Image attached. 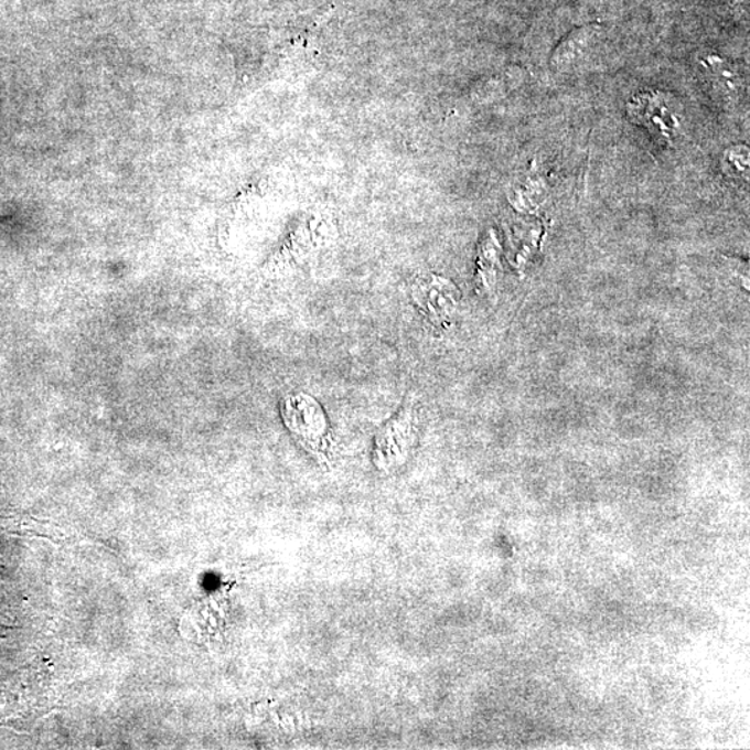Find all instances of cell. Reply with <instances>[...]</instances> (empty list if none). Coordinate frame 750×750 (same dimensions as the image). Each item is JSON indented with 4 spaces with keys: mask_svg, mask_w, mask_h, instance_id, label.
Masks as SVG:
<instances>
[{
    "mask_svg": "<svg viewBox=\"0 0 750 750\" xmlns=\"http://www.w3.org/2000/svg\"><path fill=\"white\" fill-rule=\"evenodd\" d=\"M704 66L709 72V82L716 90H719L722 96L728 98H736L739 90L743 88L742 75L736 72L727 61L721 57L711 56L704 61Z\"/></svg>",
    "mask_w": 750,
    "mask_h": 750,
    "instance_id": "obj_6",
    "label": "cell"
},
{
    "mask_svg": "<svg viewBox=\"0 0 750 750\" xmlns=\"http://www.w3.org/2000/svg\"><path fill=\"white\" fill-rule=\"evenodd\" d=\"M727 163H730L733 169L737 171H748V149L747 148H736V149H730V152L727 153Z\"/></svg>",
    "mask_w": 750,
    "mask_h": 750,
    "instance_id": "obj_7",
    "label": "cell"
},
{
    "mask_svg": "<svg viewBox=\"0 0 750 750\" xmlns=\"http://www.w3.org/2000/svg\"><path fill=\"white\" fill-rule=\"evenodd\" d=\"M632 120L641 122L647 130L663 138L664 141H673L679 130V117L677 106L672 104L668 96L652 93L642 94L632 101L629 107Z\"/></svg>",
    "mask_w": 750,
    "mask_h": 750,
    "instance_id": "obj_4",
    "label": "cell"
},
{
    "mask_svg": "<svg viewBox=\"0 0 750 750\" xmlns=\"http://www.w3.org/2000/svg\"><path fill=\"white\" fill-rule=\"evenodd\" d=\"M409 298L427 323L444 329L457 318L462 294L448 278L425 272L410 282Z\"/></svg>",
    "mask_w": 750,
    "mask_h": 750,
    "instance_id": "obj_3",
    "label": "cell"
},
{
    "mask_svg": "<svg viewBox=\"0 0 750 750\" xmlns=\"http://www.w3.org/2000/svg\"><path fill=\"white\" fill-rule=\"evenodd\" d=\"M283 426L309 453L324 460L332 449V432L326 413L313 395L297 390L280 404Z\"/></svg>",
    "mask_w": 750,
    "mask_h": 750,
    "instance_id": "obj_2",
    "label": "cell"
},
{
    "mask_svg": "<svg viewBox=\"0 0 750 750\" xmlns=\"http://www.w3.org/2000/svg\"><path fill=\"white\" fill-rule=\"evenodd\" d=\"M421 406L415 396H407L374 437L373 463L382 473L390 474L410 459L419 438Z\"/></svg>",
    "mask_w": 750,
    "mask_h": 750,
    "instance_id": "obj_1",
    "label": "cell"
},
{
    "mask_svg": "<svg viewBox=\"0 0 750 750\" xmlns=\"http://www.w3.org/2000/svg\"><path fill=\"white\" fill-rule=\"evenodd\" d=\"M598 35V25H586L572 31L556 47L554 56L550 58L551 67L557 69V72H569V69L576 68L589 55Z\"/></svg>",
    "mask_w": 750,
    "mask_h": 750,
    "instance_id": "obj_5",
    "label": "cell"
}]
</instances>
